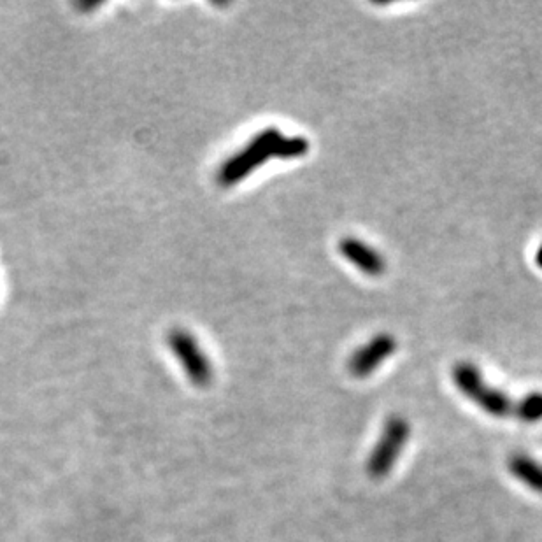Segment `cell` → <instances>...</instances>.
Listing matches in <instances>:
<instances>
[{
  "label": "cell",
  "mask_w": 542,
  "mask_h": 542,
  "mask_svg": "<svg viewBox=\"0 0 542 542\" xmlns=\"http://www.w3.org/2000/svg\"><path fill=\"white\" fill-rule=\"evenodd\" d=\"M535 264L539 265V269H542V244L539 246L537 253H535Z\"/></svg>",
  "instance_id": "cell-9"
},
{
  "label": "cell",
  "mask_w": 542,
  "mask_h": 542,
  "mask_svg": "<svg viewBox=\"0 0 542 542\" xmlns=\"http://www.w3.org/2000/svg\"><path fill=\"white\" fill-rule=\"evenodd\" d=\"M451 379L458 392L462 393L465 399L471 400L472 404H476L483 413L490 414L493 418L516 420L520 400H513L504 390L488 385L476 365L471 362H458L451 371Z\"/></svg>",
  "instance_id": "cell-2"
},
{
  "label": "cell",
  "mask_w": 542,
  "mask_h": 542,
  "mask_svg": "<svg viewBox=\"0 0 542 542\" xmlns=\"http://www.w3.org/2000/svg\"><path fill=\"white\" fill-rule=\"evenodd\" d=\"M339 251L358 271L372 278H379L386 272V260L371 244L364 243L357 237H343L339 241Z\"/></svg>",
  "instance_id": "cell-6"
},
{
  "label": "cell",
  "mask_w": 542,
  "mask_h": 542,
  "mask_svg": "<svg viewBox=\"0 0 542 542\" xmlns=\"http://www.w3.org/2000/svg\"><path fill=\"white\" fill-rule=\"evenodd\" d=\"M516 420L525 425L542 421V392L527 393L525 397H521Z\"/></svg>",
  "instance_id": "cell-8"
},
{
  "label": "cell",
  "mask_w": 542,
  "mask_h": 542,
  "mask_svg": "<svg viewBox=\"0 0 542 542\" xmlns=\"http://www.w3.org/2000/svg\"><path fill=\"white\" fill-rule=\"evenodd\" d=\"M411 437V423L400 414H392L385 421L378 443L367 458V474L372 479H383L393 471Z\"/></svg>",
  "instance_id": "cell-3"
},
{
  "label": "cell",
  "mask_w": 542,
  "mask_h": 542,
  "mask_svg": "<svg viewBox=\"0 0 542 542\" xmlns=\"http://www.w3.org/2000/svg\"><path fill=\"white\" fill-rule=\"evenodd\" d=\"M169 346H171L174 357L181 362V367L192 385L199 386V388L211 385L214 376L213 364L200 348L197 339L188 330H171L169 332Z\"/></svg>",
  "instance_id": "cell-4"
},
{
  "label": "cell",
  "mask_w": 542,
  "mask_h": 542,
  "mask_svg": "<svg viewBox=\"0 0 542 542\" xmlns=\"http://www.w3.org/2000/svg\"><path fill=\"white\" fill-rule=\"evenodd\" d=\"M309 150H311V144L306 137H286L276 127H269L258 132L243 150L237 151L229 160H225L216 179L223 188H230L241 183L246 176L257 171L260 165L269 162L271 158L295 160V158L306 157Z\"/></svg>",
  "instance_id": "cell-1"
},
{
  "label": "cell",
  "mask_w": 542,
  "mask_h": 542,
  "mask_svg": "<svg viewBox=\"0 0 542 542\" xmlns=\"http://www.w3.org/2000/svg\"><path fill=\"white\" fill-rule=\"evenodd\" d=\"M507 471L516 481L527 486L532 492L542 495V464L527 453H514L507 460Z\"/></svg>",
  "instance_id": "cell-7"
},
{
  "label": "cell",
  "mask_w": 542,
  "mask_h": 542,
  "mask_svg": "<svg viewBox=\"0 0 542 542\" xmlns=\"http://www.w3.org/2000/svg\"><path fill=\"white\" fill-rule=\"evenodd\" d=\"M397 351V339L392 334H378L369 343L355 350L348 360V371L353 378L364 379L378 371L383 362Z\"/></svg>",
  "instance_id": "cell-5"
}]
</instances>
